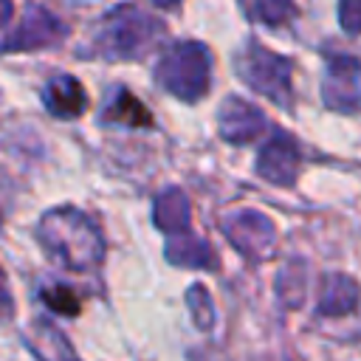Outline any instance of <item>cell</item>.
I'll return each mask as SVG.
<instances>
[{
    "label": "cell",
    "instance_id": "8fae6325",
    "mask_svg": "<svg viewBox=\"0 0 361 361\" xmlns=\"http://www.w3.org/2000/svg\"><path fill=\"white\" fill-rule=\"evenodd\" d=\"M152 223H155L166 237L192 231V203H189L186 192L178 189V186L164 189V192L155 197Z\"/></svg>",
    "mask_w": 361,
    "mask_h": 361
},
{
    "label": "cell",
    "instance_id": "ffe728a7",
    "mask_svg": "<svg viewBox=\"0 0 361 361\" xmlns=\"http://www.w3.org/2000/svg\"><path fill=\"white\" fill-rule=\"evenodd\" d=\"M11 310H14V302H11V293H8V285H6V276L0 268V319L11 316Z\"/></svg>",
    "mask_w": 361,
    "mask_h": 361
},
{
    "label": "cell",
    "instance_id": "9c48e42d",
    "mask_svg": "<svg viewBox=\"0 0 361 361\" xmlns=\"http://www.w3.org/2000/svg\"><path fill=\"white\" fill-rule=\"evenodd\" d=\"M217 130H220V138L228 144H248V141H257L268 130V118L257 104L240 96H228L220 104Z\"/></svg>",
    "mask_w": 361,
    "mask_h": 361
},
{
    "label": "cell",
    "instance_id": "5bb4252c",
    "mask_svg": "<svg viewBox=\"0 0 361 361\" xmlns=\"http://www.w3.org/2000/svg\"><path fill=\"white\" fill-rule=\"evenodd\" d=\"M104 124H124V127H152V113L141 99H135L127 87H116L102 110Z\"/></svg>",
    "mask_w": 361,
    "mask_h": 361
},
{
    "label": "cell",
    "instance_id": "603a6c76",
    "mask_svg": "<svg viewBox=\"0 0 361 361\" xmlns=\"http://www.w3.org/2000/svg\"><path fill=\"white\" fill-rule=\"evenodd\" d=\"M0 220H3V214H0Z\"/></svg>",
    "mask_w": 361,
    "mask_h": 361
},
{
    "label": "cell",
    "instance_id": "ac0fdd59",
    "mask_svg": "<svg viewBox=\"0 0 361 361\" xmlns=\"http://www.w3.org/2000/svg\"><path fill=\"white\" fill-rule=\"evenodd\" d=\"M186 302H189V307H192V313H195L197 327L209 330V327H212V322H214V307H212L209 290H206V288H200V285H192V288H189V293H186Z\"/></svg>",
    "mask_w": 361,
    "mask_h": 361
},
{
    "label": "cell",
    "instance_id": "7c38bea8",
    "mask_svg": "<svg viewBox=\"0 0 361 361\" xmlns=\"http://www.w3.org/2000/svg\"><path fill=\"white\" fill-rule=\"evenodd\" d=\"M361 299V288L353 276L347 274H330L324 276L322 282V290H319V313L322 316H344L350 310H355Z\"/></svg>",
    "mask_w": 361,
    "mask_h": 361
},
{
    "label": "cell",
    "instance_id": "8992f818",
    "mask_svg": "<svg viewBox=\"0 0 361 361\" xmlns=\"http://www.w3.org/2000/svg\"><path fill=\"white\" fill-rule=\"evenodd\" d=\"M220 228L228 237V243L237 251H243L245 257H251V259L268 257L274 251V245H276L274 223L257 209H240V212L226 214Z\"/></svg>",
    "mask_w": 361,
    "mask_h": 361
},
{
    "label": "cell",
    "instance_id": "ba28073f",
    "mask_svg": "<svg viewBox=\"0 0 361 361\" xmlns=\"http://www.w3.org/2000/svg\"><path fill=\"white\" fill-rule=\"evenodd\" d=\"M302 169V155L296 141L288 133H276L265 138L257 155V175L274 186H290L299 178Z\"/></svg>",
    "mask_w": 361,
    "mask_h": 361
},
{
    "label": "cell",
    "instance_id": "3957f363",
    "mask_svg": "<svg viewBox=\"0 0 361 361\" xmlns=\"http://www.w3.org/2000/svg\"><path fill=\"white\" fill-rule=\"evenodd\" d=\"M155 82L180 102H197L212 85V54L203 42H178L164 51L155 68Z\"/></svg>",
    "mask_w": 361,
    "mask_h": 361
},
{
    "label": "cell",
    "instance_id": "9a60e30c",
    "mask_svg": "<svg viewBox=\"0 0 361 361\" xmlns=\"http://www.w3.org/2000/svg\"><path fill=\"white\" fill-rule=\"evenodd\" d=\"M28 344L42 361H79L68 344V338L51 324V322H34L28 333Z\"/></svg>",
    "mask_w": 361,
    "mask_h": 361
},
{
    "label": "cell",
    "instance_id": "7a4b0ae2",
    "mask_svg": "<svg viewBox=\"0 0 361 361\" xmlns=\"http://www.w3.org/2000/svg\"><path fill=\"white\" fill-rule=\"evenodd\" d=\"M161 37H164V25L152 14H147L133 3H124L116 6L99 23L87 54L107 62H130L147 56Z\"/></svg>",
    "mask_w": 361,
    "mask_h": 361
},
{
    "label": "cell",
    "instance_id": "277c9868",
    "mask_svg": "<svg viewBox=\"0 0 361 361\" xmlns=\"http://www.w3.org/2000/svg\"><path fill=\"white\" fill-rule=\"evenodd\" d=\"M234 71L251 90L262 93L274 104H279V107L293 104V85H290L293 62L288 56L268 51L257 39H248L240 48V54L234 56Z\"/></svg>",
    "mask_w": 361,
    "mask_h": 361
},
{
    "label": "cell",
    "instance_id": "44dd1931",
    "mask_svg": "<svg viewBox=\"0 0 361 361\" xmlns=\"http://www.w3.org/2000/svg\"><path fill=\"white\" fill-rule=\"evenodd\" d=\"M11 17H14V3L11 0H0V28L8 25Z\"/></svg>",
    "mask_w": 361,
    "mask_h": 361
},
{
    "label": "cell",
    "instance_id": "2e32d148",
    "mask_svg": "<svg viewBox=\"0 0 361 361\" xmlns=\"http://www.w3.org/2000/svg\"><path fill=\"white\" fill-rule=\"evenodd\" d=\"M245 11L251 20L262 23V25H285L296 17L293 0H248Z\"/></svg>",
    "mask_w": 361,
    "mask_h": 361
},
{
    "label": "cell",
    "instance_id": "4fadbf2b",
    "mask_svg": "<svg viewBox=\"0 0 361 361\" xmlns=\"http://www.w3.org/2000/svg\"><path fill=\"white\" fill-rule=\"evenodd\" d=\"M166 259L172 265H183V268H217V257H214L212 245L206 240L195 237L192 231L172 234L166 240Z\"/></svg>",
    "mask_w": 361,
    "mask_h": 361
},
{
    "label": "cell",
    "instance_id": "52a82bcc",
    "mask_svg": "<svg viewBox=\"0 0 361 361\" xmlns=\"http://www.w3.org/2000/svg\"><path fill=\"white\" fill-rule=\"evenodd\" d=\"M322 99L336 113L361 110V62L344 54L330 56L322 82Z\"/></svg>",
    "mask_w": 361,
    "mask_h": 361
},
{
    "label": "cell",
    "instance_id": "6da1fadb",
    "mask_svg": "<svg viewBox=\"0 0 361 361\" xmlns=\"http://www.w3.org/2000/svg\"><path fill=\"white\" fill-rule=\"evenodd\" d=\"M37 240L54 262L76 274H87L104 259V237L99 226L73 206H56L45 212L37 226Z\"/></svg>",
    "mask_w": 361,
    "mask_h": 361
},
{
    "label": "cell",
    "instance_id": "7402d4cb",
    "mask_svg": "<svg viewBox=\"0 0 361 361\" xmlns=\"http://www.w3.org/2000/svg\"><path fill=\"white\" fill-rule=\"evenodd\" d=\"M152 3H155V6H161V8H175L180 0H152Z\"/></svg>",
    "mask_w": 361,
    "mask_h": 361
},
{
    "label": "cell",
    "instance_id": "e0dca14e",
    "mask_svg": "<svg viewBox=\"0 0 361 361\" xmlns=\"http://www.w3.org/2000/svg\"><path fill=\"white\" fill-rule=\"evenodd\" d=\"M42 302L51 310L65 313V316H76L79 313V296L68 285H48V288H42Z\"/></svg>",
    "mask_w": 361,
    "mask_h": 361
},
{
    "label": "cell",
    "instance_id": "30bf717a",
    "mask_svg": "<svg viewBox=\"0 0 361 361\" xmlns=\"http://www.w3.org/2000/svg\"><path fill=\"white\" fill-rule=\"evenodd\" d=\"M42 102H45L48 113L56 118H79L87 110V93H85L82 82L71 73L54 76L42 90Z\"/></svg>",
    "mask_w": 361,
    "mask_h": 361
},
{
    "label": "cell",
    "instance_id": "d6986e66",
    "mask_svg": "<svg viewBox=\"0 0 361 361\" xmlns=\"http://www.w3.org/2000/svg\"><path fill=\"white\" fill-rule=\"evenodd\" d=\"M338 23L347 34H361V0H338Z\"/></svg>",
    "mask_w": 361,
    "mask_h": 361
},
{
    "label": "cell",
    "instance_id": "5b68a950",
    "mask_svg": "<svg viewBox=\"0 0 361 361\" xmlns=\"http://www.w3.org/2000/svg\"><path fill=\"white\" fill-rule=\"evenodd\" d=\"M68 37V25L51 14L45 6L31 3L23 14V20L6 34L0 42L3 54H17V51H39V48H56Z\"/></svg>",
    "mask_w": 361,
    "mask_h": 361
}]
</instances>
